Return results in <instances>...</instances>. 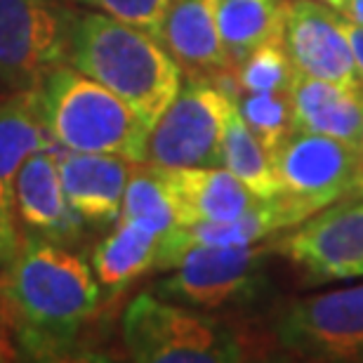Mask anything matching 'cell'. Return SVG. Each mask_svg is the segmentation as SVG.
Wrapping results in <instances>:
<instances>
[{"label":"cell","instance_id":"2e32d148","mask_svg":"<svg viewBox=\"0 0 363 363\" xmlns=\"http://www.w3.org/2000/svg\"><path fill=\"white\" fill-rule=\"evenodd\" d=\"M60 147L45 125L40 90H14L0 99V213L14 217V179L35 151Z\"/></svg>","mask_w":363,"mask_h":363},{"label":"cell","instance_id":"83f0119b","mask_svg":"<svg viewBox=\"0 0 363 363\" xmlns=\"http://www.w3.org/2000/svg\"><path fill=\"white\" fill-rule=\"evenodd\" d=\"M14 359H17V350L10 345L7 335L0 333V361H14Z\"/></svg>","mask_w":363,"mask_h":363},{"label":"cell","instance_id":"3957f363","mask_svg":"<svg viewBox=\"0 0 363 363\" xmlns=\"http://www.w3.org/2000/svg\"><path fill=\"white\" fill-rule=\"evenodd\" d=\"M38 90L45 125L62 149L144 163L151 125L116 92L64 62Z\"/></svg>","mask_w":363,"mask_h":363},{"label":"cell","instance_id":"f546056e","mask_svg":"<svg viewBox=\"0 0 363 363\" xmlns=\"http://www.w3.org/2000/svg\"><path fill=\"white\" fill-rule=\"evenodd\" d=\"M357 191L363 194V163H361V172H359V182H357Z\"/></svg>","mask_w":363,"mask_h":363},{"label":"cell","instance_id":"7c38bea8","mask_svg":"<svg viewBox=\"0 0 363 363\" xmlns=\"http://www.w3.org/2000/svg\"><path fill=\"white\" fill-rule=\"evenodd\" d=\"M14 220L33 236L64 243L81 234L83 220L69 206L60 172V147L43 149L21 165L14 179Z\"/></svg>","mask_w":363,"mask_h":363},{"label":"cell","instance_id":"30bf717a","mask_svg":"<svg viewBox=\"0 0 363 363\" xmlns=\"http://www.w3.org/2000/svg\"><path fill=\"white\" fill-rule=\"evenodd\" d=\"M363 149L328 135L295 130L274 151L281 194L311 203L316 210L357 191Z\"/></svg>","mask_w":363,"mask_h":363},{"label":"cell","instance_id":"277c9868","mask_svg":"<svg viewBox=\"0 0 363 363\" xmlns=\"http://www.w3.org/2000/svg\"><path fill=\"white\" fill-rule=\"evenodd\" d=\"M123 342L142 363L243 361L241 335L220 318L142 293L123 314Z\"/></svg>","mask_w":363,"mask_h":363},{"label":"cell","instance_id":"d4e9b609","mask_svg":"<svg viewBox=\"0 0 363 363\" xmlns=\"http://www.w3.org/2000/svg\"><path fill=\"white\" fill-rule=\"evenodd\" d=\"M17 250H19V234H17L14 217L0 213V269L10 262Z\"/></svg>","mask_w":363,"mask_h":363},{"label":"cell","instance_id":"5b68a950","mask_svg":"<svg viewBox=\"0 0 363 363\" xmlns=\"http://www.w3.org/2000/svg\"><path fill=\"white\" fill-rule=\"evenodd\" d=\"M236 101L213 78L189 76L151 128L144 163L158 168H220Z\"/></svg>","mask_w":363,"mask_h":363},{"label":"cell","instance_id":"52a82bcc","mask_svg":"<svg viewBox=\"0 0 363 363\" xmlns=\"http://www.w3.org/2000/svg\"><path fill=\"white\" fill-rule=\"evenodd\" d=\"M71 17L57 0H0V83L38 88L67 60Z\"/></svg>","mask_w":363,"mask_h":363},{"label":"cell","instance_id":"603a6c76","mask_svg":"<svg viewBox=\"0 0 363 363\" xmlns=\"http://www.w3.org/2000/svg\"><path fill=\"white\" fill-rule=\"evenodd\" d=\"M295 74L283 38L262 43L236 67L241 92H290Z\"/></svg>","mask_w":363,"mask_h":363},{"label":"cell","instance_id":"4dcf8cb0","mask_svg":"<svg viewBox=\"0 0 363 363\" xmlns=\"http://www.w3.org/2000/svg\"><path fill=\"white\" fill-rule=\"evenodd\" d=\"M361 147H363V140H361Z\"/></svg>","mask_w":363,"mask_h":363},{"label":"cell","instance_id":"6da1fadb","mask_svg":"<svg viewBox=\"0 0 363 363\" xmlns=\"http://www.w3.org/2000/svg\"><path fill=\"white\" fill-rule=\"evenodd\" d=\"M99 297L83 257L31 236L0 269V325L31 359H60L74 350Z\"/></svg>","mask_w":363,"mask_h":363},{"label":"cell","instance_id":"44dd1931","mask_svg":"<svg viewBox=\"0 0 363 363\" xmlns=\"http://www.w3.org/2000/svg\"><path fill=\"white\" fill-rule=\"evenodd\" d=\"M224 168L234 172L259 199H274L283 191L274 168V156L245 125L236 106L224 133Z\"/></svg>","mask_w":363,"mask_h":363},{"label":"cell","instance_id":"4316f807","mask_svg":"<svg viewBox=\"0 0 363 363\" xmlns=\"http://www.w3.org/2000/svg\"><path fill=\"white\" fill-rule=\"evenodd\" d=\"M337 12L350 21H357V24L363 26V0H345Z\"/></svg>","mask_w":363,"mask_h":363},{"label":"cell","instance_id":"5bb4252c","mask_svg":"<svg viewBox=\"0 0 363 363\" xmlns=\"http://www.w3.org/2000/svg\"><path fill=\"white\" fill-rule=\"evenodd\" d=\"M158 40L175 57L186 76L215 78L236 71L217 31L210 0H172Z\"/></svg>","mask_w":363,"mask_h":363},{"label":"cell","instance_id":"7a4b0ae2","mask_svg":"<svg viewBox=\"0 0 363 363\" xmlns=\"http://www.w3.org/2000/svg\"><path fill=\"white\" fill-rule=\"evenodd\" d=\"M67 60L125 99L151 128L182 88V67L163 43L108 14L71 17Z\"/></svg>","mask_w":363,"mask_h":363},{"label":"cell","instance_id":"7402d4cb","mask_svg":"<svg viewBox=\"0 0 363 363\" xmlns=\"http://www.w3.org/2000/svg\"><path fill=\"white\" fill-rule=\"evenodd\" d=\"M236 108L241 113L264 149L274 151L295 133V116L290 92H245L236 97Z\"/></svg>","mask_w":363,"mask_h":363},{"label":"cell","instance_id":"ffe728a7","mask_svg":"<svg viewBox=\"0 0 363 363\" xmlns=\"http://www.w3.org/2000/svg\"><path fill=\"white\" fill-rule=\"evenodd\" d=\"M121 217L147 224L161 238L179 227L177 203L163 168L151 163H135L123 196Z\"/></svg>","mask_w":363,"mask_h":363},{"label":"cell","instance_id":"f1b7e54d","mask_svg":"<svg viewBox=\"0 0 363 363\" xmlns=\"http://www.w3.org/2000/svg\"><path fill=\"white\" fill-rule=\"evenodd\" d=\"M321 3L330 5L333 10H340V7H342V3H345V0H321Z\"/></svg>","mask_w":363,"mask_h":363},{"label":"cell","instance_id":"484cf974","mask_svg":"<svg viewBox=\"0 0 363 363\" xmlns=\"http://www.w3.org/2000/svg\"><path fill=\"white\" fill-rule=\"evenodd\" d=\"M342 26H345V33L347 38L352 43V50H354V57L359 62V69L363 71V26L357 24V21H350L347 17H342Z\"/></svg>","mask_w":363,"mask_h":363},{"label":"cell","instance_id":"d6986e66","mask_svg":"<svg viewBox=\"0 0 363 363\" xmlns=\"http://www.w3.org/2000/svg\"><path fill=\"white\" fill-rule=\"evenodd\" d=\"M286 0H210L217 31L238 67L267 40L283 38Z\"/></svg>","mask_w":363,"mask_h":363},{"label":"cell","instance_id":"ba28073f","mask_svg":"<svg viewBox=\"0 0 363 363\" xmlns=\"http://www.w3.org/2000/svg\"><path fill=\"white\" fill-rule=\"evenodd\" d=\"M281 350L321 361H363V283L304 297L276 318Z\"/></svg>","mask_w":363,"mask_h":363},{"label":"cell","instance_id":"9a60e30c","mask_svg":"<svg viewBox=\"0 0 363 363\" xmlns=\"http://www.w3.org/2000/svg\"><path fill=\"white\" fill-rule=\"evenodd\" d=\"M177 203L179 227L236 220L255 208L259 196L227 168H163Z\"/></svg>","mask_w":363,"mask_h":363},{"label":"cell","instance_id":"ac0fdd59","mask_svg":"<svg viewBox=\"0 0 363 363\" xmlns=\"http://www.w3.org/2000/svg\"><path fill=\"white\" fill-rule=\"evenodd\" d=\"M163 238L147 224L118 217L116 229L92 252V269L99 283L118 293L147 272L156 269Z\"/></svg>","mask_w":363,"mask_h":363},{"label":"cell","instance_id":"e0dca14e","mask_svg":"<svg viewBox=\"0 0 363 363\" xmlns=\"http://www.w3.org/2000/svg\"><path fill=\"white\" fill-rule=\"evenodd\" d=\"M295 130L328 135L361 147L363 140V92L340 88L335 83L295 74L293 88ZM363 149V147H361Z\"/></svg>","mask_w":363,"mask_h":363},{"label":"cell","instance_id":"cb8c5ba5","mask_svg":"<svg viewBox=\"0 0 363 363\" xmlns=\"http://www.w3.org/2000/svg\"><path fill=\"white\" fill-rule=\"evenodd\" d=\"M81 3L94 7L101 14L125 21V24L144 28V31L158 38L163 17L172 0H81Z\"/></svg>","mask_w":363,"mask_h":363},{"label":"cell","instance_id":"8992f818","mask_svg":"<svg viewBox=\"0 0 363 363\" xmlns=\"http://www.w3.org/2000/svg\"><path fill=\"white\" fill-rule=\"evenodd\" d=\"M274 245H191L172 259L161 295L201 309L250 302L264 283ZM165 269V272H168Z\"/></svg>","mask_w":363,"mask_h":363},{"label":"cell","instance_id":"4fadbf2b","mask_svg":"<svg viewBox=\"0 0 363 363\" xmlns=\"http://www.w3.org/2000/svg\"><path fill=\"white\" fill-rule=\"evenodd\" d=\"M135 161L113 154H88L60 147V172L69 206L88 224L118 222Z\"/></svg>","mask_w":363,"mask_h":363},{"label":"cell","instance_id":"8fae6325","mask_svg":"<svg viewBox=\"0 0 363 363\" xmlns=\"http://www.w3.org/2000/svg\"><path fill=\"white\" fill-rule=\"evenodd\" d=\"M283 45L297 74L363 92V71L337 10L314 0H286Z\"/></svg>","mask_w":363,"mask_h":363},{"label":"cell","instance_id":"9c48e42d","mask_svg":"<svg viewBox=\"0 0 363 363\" xmlns=\"http://www.w3.org/2000/svg\"><path fill=\"white\" fill-rule=\"evenodd\" d=\"M272 245L309 283L361 279L363 199L330 203Z\"/></svg>","mask_w":363,"mask_h":363}]
</instances>
